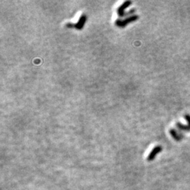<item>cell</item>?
<instances>
[{
    "label": "cell",
    "instance_id": "obj_1",
    "mask_svg": "<svg viewBox=\"0 0 190 190\" xmlns=\"http://www.w3.org/2000/svg\"><path fill=\"white\" fill-rule=\"evenodd\" d=\"M139 19V15H130L128 18L124 19V20H121V19H118L116 21V26L117 27H120V28H124L127 26V24L130 23L134 21H136Z\"/></svg>",
    "mask_w": 190,
    "mask_h": 190
},
{
    "label": "cell",
    "instance_id": "obj_5",
    "mask_svg": "<svg viewBox=\"0 0 190 190\" xmlns=\"http://www.w3.org/2000/svg\"><path fill=\"white\" fill-rule=\"evenodd\" d=\"M170 135L172 136V138H173L174 139H175L176 141H180L183 137V135H180V134L177 133V132L173 128L170 129Z\"/></svg>",
    "mask_w": 190,
    "mask_h": 190
},
{
    "label": "cell",
    "instance_id": "obj_8",
    "mask_svg": "<svg viewBox=\"0 0 190 190\" xmlns=\"http://www.w3.org/2000/svg\"><path fill=\"white\" fill-rule=\"evenodd\" d=\"M135 12V9H131L130 11H129L128 12H127V13H125V15H131V14H133V13H134Z\"/></svg>",
    "mask_w": 190,
    "mask_h": 190
},
{
    "label": "cell",
    "instance_id": "obj_9",
    "mask_svg": "<svg viewBox=\"0 0 190 190\" xmlns=\"http://www.w3.org/2000/svg\"><path fill=\"white\" fill-rule=\"evenodd\" d=\"M66 27H68V28H74V24H73V23H67V24L66 25Z\"/></svg>",
    "mask_w": 190,
    "mask_h": 190
},
{
    "label": "cell",
    "instance_id": "obj_2",
    "mask_svg": "<svg viewBox=\"0 0 190 190\" xmlns=\"http://www.w3.org/2000/svg\"><path fill=\"white\" fill-rule=\"evenodd\" d=\"M132 4V1H125V2H123L122 4L117 9V13L118 15H119V17L121 18H123V17L125 16V9H127L129 6H130Z\"/></svg>",
    "mask_w": 190,
    "mask_h": 190
},
{
    "label": "cell",
    "instance_id": "obj_3",
    "mask_svg": "<svg viewBox=\"0 0 190 190\" xmlns=\"http://www.w3.org/2000/svg\"><path fill=\"white\" fill-rule=\"evenodd\" d=\"M161 150H162L161 146L155 147L152 150V152H150V154H149L148 157H147V161H151L154 160L156 155L158 154H159V153L161 152Z\"/></svg>",
    "mask_w": 190,
    "mask_h": 190
},
{
    "label": "cell",
    "instance_id": "obj_6",
    "mask_svg": "<svg viewBox=\"0 0 190 190\" xmlns=\"http://www.w3.org/2000/svg\"><path fill=\"white\" fill-rule=\"evenodd\" d=\"M176 126L180 130L182 131H190V127L189 125H183V123H179V122H177L176 123Z\"/></svg>",
    "mask_w": 190,
    "mask_h": 190
},
{
    "label": "cell",
    "instance_id": "obj_7",
    "mask_svg": "<svg viewBox=\"0 0 190 190\" xmlns=\"http://www.w3.org/2000/svg\"><path fill=\"white\" fill-rule=\"evenodd\" d=\"M185 118L186 121H187L188 125L190 127V115H189V114H186V115H185Z\"/></svg>",
    "mask_w": 190,
    "mask_h": 190
},
{
    "label": "cell",
    "instance_id": "obj_4",
    "mask_svg": "<svg viewBox=\"0 0 190 190\" xmlns=\"http://www.w3.org/2000/svg\"><path fill=\"white\" fill-rule=\"evenodd\" d=\"M87 21V15L85 14H82L79 18V20L77 21V22L74 24V28H75L77 30H82L84 27L85 23Z\"/></svg>",
    "mask_w": 190,
    "mask_h": 190
}]
</instances>
